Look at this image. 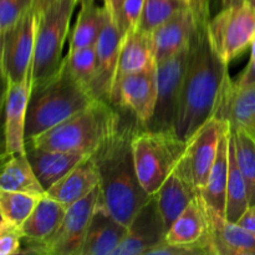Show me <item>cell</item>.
I'll use <instances>...</instances> for the list:
<instances>
[{
	"label": "cell",
	"instance_id": "6da1fadb",
	"mask_svg": "<svg viewBox=\"0 0 255 255\" xmlns=\"http://www.w3.org/2000/svg\"><path fill=\"white\" fill-rule=\"evenodd\" d=\"M208 0H201L197 30L191 41V54L182 85L176 132L187 141L199 127L214 117L222 95L231 80L228 65L212 44Z\"/></svg>",
	"mask_w": 255,
	"mask_h": 255
},
{
	"label": "cell",
	"instance_id": "7a4b0ae2",
	"mask_svg": "<svg viewBox=\"0 0 255 255\" xmlns=\"http://www.w3.org/2000/svg\"><path fill=\"white\" fill-rule=\"evenodd\" d=\"M141 126L134 117H122L114 136L92 154L100 174V202L127 227L151 197L137 176L132 149L133 134Z\"/></svg>",
	"mask_w": 255,
	"mask_h": 255
},
{
	"label": "cell",
	"instance_id": "3957f363",
	"mask_svg": "<svg viewBox=\"0 0 255 255\" xmlns=\"http://www.w3.org/2000/svg\"><path fill=\"white\" fill-rule=\"evenodd\" d=\"M122 122L120 110L105 100L96 99L90 106L72 115L44 133L27 139L26 144L46 151L94 154Z\"/></svg>",
	"mask_w": 255,
	"mask_h": 255
},
{
	"label": "cell",
	"instance_id": "277c9868",
	"mask_svg": "<svg viewBox=\"0 0 255 255\" xmlns=\"http://www.w3.org/2000/svg\"><path fill=\"white\" fill-rule=\"evenodd\" d=\"M95 100L96 97L89 87L81 84L62 61L60 70L51 79L31 87L25 132L26 141L86 109Z\"/></svg>",
	"mask_w": 255,
	"mask_h": 255
},
{
	"label": "cell",
	"instance_id": "5b68a950",
	"mask_svg": "<svg viewBox=\"0 0 255 255\" xmlns=\"http://www.w3.org/2000/svg\"><path fill=\"white\" fill-rule=\"evenodd\" d=\"M186 141L176 131H152L139 127L132 138L137 176L144 191L153 196L178 164Z\"/></svg>",
	"mask_w": 255,
	"mask_h": 255
},
{
	"label": "cell",
	"instance_id": "8992f818",
	"mask_svg": "<svg viewBox=\"0 0 255 255\" xmlns=\"http://www.w3.org/2000/svg\"><path fill=\"white\" fill-rule=\"evenodd\" d=\"M77 0H55L37 14L36 40L31 65V87L51 79L61 67L65 40Z\"/></svg>",
	"mask_w": 255,
	"mask_h": 255
},
{
	"label": "cell",
	"instance_id": "52a82bcc",
	"mask_svg": "<svg viewBox=\"0 0 255 255\" xmlns=\"http://www.w3.org/2000/svg\"><path fill=\"white\" fill-rule=\"evenodd\" d=\"M100 186L80 201L67 207L59 228L45 242L25 246L20 254L81 255L87 229L100 202Z\"/></svg>",
	"mask_w": 255,
	"mask_h": 255
},
{
	"label": "cell",
	"instance_id": "ba28073f",
	"mask_svg": "<svg viewBox=\"0 0 255 255\" xmlns=\"http://www.w3.org/2000/svg\"><path fill=\"white\" fill-rule=\"evenodd\" d=\"M229 124L218 117L202 125L186 141V147L174 171L188 181L201 194L218 153L219 142Z\"/></svg>",
	"mask_w": 255,
	"mask_h": 255
},
{
	"label": "cell",
	"instance_id": "9c48e42d",
	"mask_svg": "<svg viewBox=\"0 0 255 255\" xmlns=\"http://www.w3.org/2000/svg\"><path fill=\"white\" fill-rule=\"evenodd\" d=\"M208 31L216 51L229 64L255 37V7L248 1L223 7L209 20Z\"/></svg>",
	"mask_w": 255,
	"mask_h": 255
},
{
	"label": "cell",
	"instance_id": "30bf717a",
	"mask_svg": "<svg viewBox=\"0 0 255 255\" xmlns=\"http://www.w3.org/2000/svg\"><path fill=\"white\" fill-rule=\"evenodd\" d=\"M189 54L191 42L173 56L157 62L156 109L148 124L143 126L144 128L152 131H176L177 112Z\"/></svg>",
	"mask_w": 255,
	"mask_h": 255
},
{
	"label": "cell",
	"instance_id": "8fae6325",
	"mask_svg": "<svg viewBox=\"0 0 255 255\" xmlns=\"http://www.w3.org/2000/svg\"><path fill=\"white\" fill-rule=\"evenodd\" d=\"M37 12L32 7L1 37V74L5 84L20 82L31 75L36 40Z\"/></svg>",
	"mask_w": 255,
	"mask_h": 255
},
{
	"label": "cell",
	"instance_id": "7c38bea8",
	"mask_svg": "<svg viewBox=\"0 0 255 255\" xmlns=\"http://www.w3.org/2000/svg\"><path fill=\"white\" fill-rule=\"evenodd\" d=\"M110 102L121 112L133 116L142 127L148 124L157 102V66L120 77Z\"/></svg>",
	"mask_w": 255,
	"mask_h": 255
},
{
	"label": "cell",
	"instance_id": "4fadbf2b",
	"mask_svg": "<svg viewBox=\"0 0 255 255\" xmlns=\"http://www.w3.org/2000/svg\"><path fill=\"white\" fill-rule=\"evenodd\" d=\"M166 223L158 201L156 196H151L133 217L126 238L115 251L114 255L148 254L152 249L166 241Z\"/></svg>",
	"mask_w": 255,
	"mask_h": 255
},
{
	"label": "cell",
	"instance_id": "5bb4252c",
	"mask_svg": "<svg viewBox=\"0 0 255 255\" xmlns=\"http://www.w3.org/2000/svg\"><path fill=\"white\" fill-rule=\"evenodd\" d=\"M31 92V75L20 82L5 84L4 158L26 153V117Z\"/></svg>",
	"mask_w": 255,
	"mask_h": 255
},
{
	"label": "cell",
	"instance_id": "9a60e30c",
	"mask_svg": "<svg viewBox=\"0 0 255 255\" xmlns=\"http://www.w3.org/2000/svg\"><path fill=\"white\" fill-rule=\"evenodd\" d=\"M122 39L124 37H122L114 17L107 10L104 29H102L100 39L96 44V75L90 85V91L96 99L105 100L109 102L111 100L112 90H114L115 80H116L117 66H119Z\"/></svg>",
	"mask_w": 255,
	"mask_h": 255
},
{
	"label": "cell",
	"instance_id": "2e32d148",
	"mask_svg": "<svg viewBox=\"0 0 255 255\" xmlns=\"http://www.w3.org/2000/svg\"><path fill=\"white\" fill-rule=\"evenodd\" d=\"M199 9L201 0H192L152 32L157 62L173 56L191 42L198 25Z\"/></svg>",
	"mask_w": 255,
	"mask_h": 255
},
{
	"label": "cell",
	"instance_id": "e0dca14e",
	"mask_svg": "<svg viewBox=\"0 0 255 255\" xmlns=\"http://www.w3.org/2000/svg\"><path fill=\"white\" fill-rule=\"evenodd\" d=\"M127 232L128 227L117 221L99 202L87 229L81 255H114Z\"/></svg>",
	"mask_w": 255,
	"mask_h": 255
},
{
	"label": "cell",
	"instance_id": "ac0fdd59",
	"mask_svg": "<svg viewBox=\"0 0 255 255\" xmlns=\"http://www.w3.org/2000/svg\"><path fill=\"white\" fill-rule=\"evenodd\" d=\"M214 117L228 122L232 129H246L255 134V85L236 86L229 80Z\"/></svg>",
	"mask_w": 255,
	"mask_h": 255
},
{
	"label": "cell",
	"instance_id": "d6986e66",
	"mask_svg": "<svg viewBox=\"0 0 255 255\" xmlns=\"http://www.w3.org/2000/svg\"><path fill=\"white\" fill-rule=\"evenodd\" d=\"M100 186V174L94 157L89 156L46 191V196L70 207Z\"/></svg>",
	"mask_w": 255,
	"mask_h": 255
},
{
	"label": "cell",
	"instance_id": "ffe728a7",
	"mask_svg": "<svg viewBox=\"0 0 255 255\" xmlns=\"http://www.w3.org/2000/svg\"><path fill=\"white\" fill-rule=\"evenodd\" d=\"M208 209L214 255H255V233Z\"/></svg>",
	"mask_w": 255,
	"mask_h": 255
},
{
	"label": "cell",
	"instance_id": "44dd1931",
	"mask_svg": "<svg viewBox=\"0 0 255 255\" xmlns=\"http://www.w3.org/2000/svg\"><path fill=\"white\" fill-rule=\"evenodd\" d=\"M209 209L201 194L193 198L166 234V242L172 244H194L209 236Z\"/></svg>",
	"mask_w": 255,
	"mask_h": 255
},
{
	"label": "cell",
	"instance_id": "7402d4cb",
	"mask_svg": "<svg viewBox=\"0 0 255 255\" xmlns=\"http://www.w3.org/2000/svg\"><path fill=\"white\" fill-rule=\"evenodd\" d=\"M26 154L45 191L54 186L80 162L89 157L87 154L76 152L46 151L30 144H26Z\"/></svg>",
	"mask_w": 255,
	"mask_h": 255
},
{
	"label": "cell",
	"instance_id": "603a6c76",
	"mask_svg": "<svg viewBox=\"0 0 255 255\" xmlns=\"http://www.w3.org/2000/svg\"><path fill=\"white\" fill-rule=\"evenodd\" d=\"M157 66L152 34L134 29L122 39L116 80L134 72L146 71Z\"/></svg>",
	"mask_w": 255,
	"mask_h": 255
},
{
	"label": "cell",
	"instance_id": "cb8c5ba5",
	"mask_svg": "<svg viewBox=\"0 0 255 255\" xmlns=\"http://www.w3.org/2000/svg\"><path fill=\"white\" fill-rule=\"evenodd\" d=\"M66 209V206L45 194L21 228L25 246L39 244L49 239L61 224Z\"/></svg>",
	"mask_w": 255,
	"mask_h": 255
},
{
	"label": "cell",
	"instance_id": "d4e9b609",
	"mask_svg": "<svg viewBox=\"0 0 255 255\" xmlns=\"http://www.w3.org/2000/svg\"><path fill=\"white\" fill-rule=\"evenodd\" d=\"M229 142L231 127L224 132L219 142L217 158L212 167L206 187L201 191V197L207 206L222 217H226L227 184L229 174Z\"/></svg>",
	"mask_w": 255,
	"mask_h": 255
},
{
	"label": "cell",
	"instance_id": "484cf974",
	"mask_svg": "<svg viewBox=\"0 0 255 255\" xmlns=\"http://www.w3.org/2000/svg\"><path fill=\"white\" fill-rule=\"evenodd\" d=\"M199 192L183 178L181 174L173 171L171 176L166 179L156 196L158 201L159 209L166 223L167 232L171 228L173 222L179 217V214L186 209L193 198H196Z\"/></svg>",
	"mask_w": 255,
	"mask_h": 255
},
{
	"label": "cell",
	"instance_id": "4316f807",
	"mask_svg": "<svg viewBox=\"0 0 255 255\" xmlns=\"http://www.w3.org/2000/svg\"><path fill=\"white\" fill-rule=\"evenodd\" d=\"M6 158L0 176V191L24 192L37 196L46 194L26 153L12 154Z\"/></svg>",
	"mask_w": 255,
	"mask_h": 255
},
{
	"label": "cell",
	"instance_id": "83f0119b",
	"mask_svg": "<svg viewBox=\"0 0 255 255\" xmlns=\"http://www.w3.org/2000/svg\"><path fill=\"white\" fill-rule=\"evenodd\" d=\"M80 5L81 10L72 31L69 51L96 45L106 20L107 9L105 6H97L95 1H85Z\"/></svg>",
	"mask_w": 255,
	"mask_h": 255
},
{
	"label": "cell",
	"instance_id": "f1b7e54d",
	"mask_svg": "<svg viewBox=\"0 0 255 255\" xmlns=\"http://www.w3.org/2000/svg\"><path fill=\"white\" fill-rule=\"evenodd\" d=\"M251 207L249 203L248 188H247L246 179L239 168L238 161L236 156V147H234L233 136L231 131V142H229V174L228 184H227V204H226V218L228 221L237 222L243 217L247 209Z\"/></svg>",
	"mask_w": 255,
	"mask_h": 255
},
{
	"label": "cell",
	"instance_id": "f546056e",
	"mask_svg": "<svg viewBox=\"0 0 255 255\" xmlns=\"http://www.w3.org/2000/svg\"><path fill=\"white\" fill-rule=\"evenodd\" d=\"M42 197L44 196L24 193V192L0 191L1 223L9 224L21 231L25 221L29 218Z\"/></svg>",
	"mask_w": 255,
	"mask_h": 255
},
{
	"label": "cell",
	"instance_id": "4dcf8cb0",
	"mask_svg": "<svg viewBox=\"0 0 255 255\" xmlns=\"http://www.w3.org/2000/svg\"><path fill=\"white\" fill-rule=\"evenodd\" d=\"M239 168L246 179L249 203L255 204V134L246 129H232Z\"/></svg>",
	"mask_w": 255,
	"mask_h": 255
},
{
	"label": "cell",
	"instance_id": "1f68e13d",
	"mask_svg": "<svg viewBox=\"0 0 255 255\" xmlns=\"http://www.w3.org/2000/svg\"><path fill=\"white\" fill-rule=\"evenodd\" d=\"M189 2L187 0H144L137 29L152 34L174 12L186 7Z\"/></svg>",
	"mask_w": 255,
	"mask_h": 255
},
{
	"label": "cell",
	"instance_id": "d6a6232c",
	"mask_svg": "<svg viewBox=\"0 0 255 255\" xmlns=\"http://www.w3.org/2000/svg\"><path fill=\"white\" fill-rule=\"evenodd\" d=\"M65 64L70 69L75 77L81 84L90 89L92 80L96 75L97 66V49L96 45L81 47V49L67 51L64 57Z\"/></svg>",
	"mask_w": 255,
	"mask_h": 255
},
{
	"label": "cell",
	"instance_id": "836d02e7",
	"mask_svg": "<svg viewBox=\"0 0 255 255\" xmlns=\"http://www.w3.org/2000/svg\"><path fill=\"white\" fill-rule=\"evenodd\" d=\"M35 0H0V35L34 7Z\"/></svg>",
	"mask_w": 255,
	"mask_h": 255
},
{
	"label": "cell",
	"instance_id": "e575fe53",
	"mask_svg": "<svg viewBox=\"0 0 255 255\" xmlns=\"http://www.w3.org/2000/svg\"><path fill=\"white\" fill-rule=\"evenodd\" d=\"M143 4L144 0H124L116 16L114 17L122 37L126 36L132 30L137 29Z\"/></svg>",
	"mask_w": 255,
	"mask_h": 255
},
{
	"label": "cell",
	"instance_id": "d590c367",
	"mask_svg": "<svg viewBox=\"0 0 255 255\" xmlns=\"http://www.w3.org/2000/svg\"><path fill=\"white\" fill-rule=\"evenodd\" d=\"M22 233L20 229L9 224L0 223V255H15L21 253Z\"/></svg>",
	"mask_w": 255,
	"mask_h": 255
},
{
	"label": "cell",
	"instance_id": "8d00e7d4",
	"mask_svg": "<svg viewBox=\"0 0 255 255\" xmlns=\"http://www.w3.org/2000/svg\"><path fill=\"white\" fill-rule=\"evenodd\" d=\"M236 86H251L255 85V62H248L246 69L233 80Z\"/></svg>",
	"mask_w": 255,
	"mask_h": 255
},
{
	"label": "cell",
	"instance_id": "74e56055",
	"mask_svg": "<svg viewBox=\"0 0 255 255\" xmlns=\"http://www.w3.org/2000/svg\"><path fill=\"white\" fill-rule=\"evenodd\" d=\"M237 223H238L239 226L244 227L246 229H248V231L255 233V204H253V206H251L247 209L246 213L243 214V217H242Z\"/></svg>",
	"mask_w": 255,
	"mask_h": 255
},
{
	"label": "cell",
	"instance_id": "f35d334b",
	"mask_svg": "<svg viewBox=\"0 0 255 255\" xmlns=\"http://www.w3.org/2000/svg\"><path fill=\"white\" fill-rule=\"evenodd\" d=\"M124 0H104V5L107 10H109L110 14L112 15V17L116 16L117 11L121 7Z\"/></svg>",
	"mask_w": 255,
	"mask_h": 255
},
{
	"label": "cell",
	"instance_id": "ab89813d",
	"mask_svg": "<svg viewBox=\"0 0 255 255\" xmlns=\"http://www.w3.org/2000/svg\"><path fill=\"white\" fill-rule=\"evenodd\" d=\"M55 0H35L34 2V10L35 11L39 14V12H41L42 10L46 9L47 6H49L50 4H52Z\"/></svg>",
	"mask_w": 255,
	"mask_h": 255
},
{
	"label": "cell",
	"instance_id": "60d3db41",
	"mask_svg": "<svg viewBox=\"0 0 255 255\" xmlns=\"http://www.w3.org/2000/svg\"><path fill=\"white\" fill-rule=\"evenodd\" d=\"M249 62H255V37L251 44V57H249Z\"/></svg>",
	"mask_w": 255,
	"mask_h": 255
},
{
	"label": "cell",
	"instance_id": "b9f144b4",
	"mask_svg": "<svg viewBox=\"0 0 255 255\" xmlns=\"http://www.w3.org/2000/svg\"><path fill=\"white\" fill-rule=\"evenodd\" d=\"M79 1V4H81V2H85V1H96V0H77Z\"/></svg>",
	"mask_w": 255,
	"mask_h": 255
},
{
	"label": "cell",
	"instance_id": "7bdbcfd3",
	"mask_svg": "<svg viewBox=\"0 0 255 255\" xmlns=\"http://www.w3.org/2000/svg\"><path fill=\"white\" fill-rule=\"evenodd\" d=\"M247 1H248V2H251V4L253 5V6L255 7V0H247Z\"/></svg>",
	"mask_w": 255,
	"mask_h": 255
},
{
	"label": "cell",
	"instance_id": "ee69618b",
	"mask_svg": "<svg viewBox=\"0 0 255 255\" xmlns=\"http://www.w3.org/2000/svg\"><path fill=\"white\" fill-rule=\"evenodd\" d=\"M187 1H192V0H187Z\"/></svg>",
	"mask_w": 255,
	"mask_h": 255
}]
</instances>
